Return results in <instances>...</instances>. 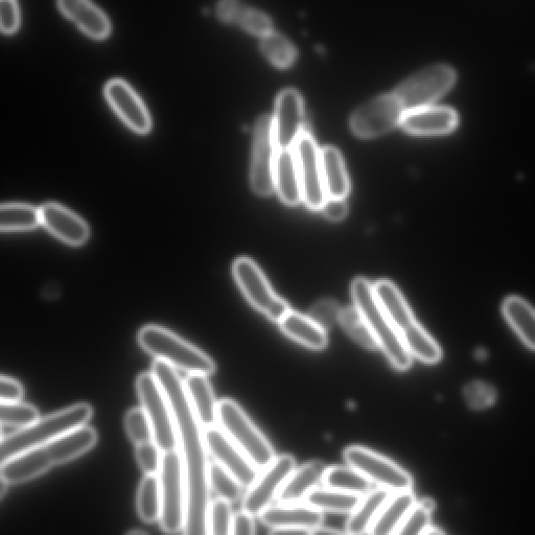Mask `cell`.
<instances>
[{
	"label": "cell",
	"mask_w": 535,
	"mask_h": 535,
	"mask_svg": "<svg viewBox=\"0 0 535 535\" xmlns=\"http://www.w3.org/2000/svg\"><path fill=\"white\" fill-rule=\"evenodd\" d=\"M152 372L165 390L174 414L179 452L183 462L186 488H188V510H186L185 534L207 533V510L209 506V484L207 448L204 428L192 408L184 381L176 368L165 361L155 360Z\"/></svg>",
	"instance_id": "6da1fadb"
},
{
	"label": "cell",
	"mask_w": 535,
	"mask_h": 535,
	"mask_svg": "<svg viewBox=\"0 0 535 535\" xmlns=\"http://www.w3.org/2000/svg\"><path fill=\"white\" fill-rule=\"evenodd\" d=\"M98 433L83 426L2 463V479L10 485L33 480L56 465L72 461L97 445Z\"/></svg>",
	"instance_id": "7a4b0ae2"
},
{
	"label": "cell",
	"mask_w": 535,
	"mask_h": 535,
	"mask_svg": "<svg viewBox=\"0 0 535 535\" xmlns=\"http://www.w3.org/2000/svg\"><path fill=\"white\" fill-rule=\"evenodd\" d=\"M92 415L93 409L90 405L77 404L39 418L30 427L3 436L0 444V462L4 463L16 455L86 426Z\"/></svg>",
	"instance_id": "3957f363"
},
{
	"label": "cell",
	"mask_w": 535,
	"mask_h": 535,
	"mask_svg": "<svg viewBox=\"0 0 535 535\" xmlns=\"http://www.w3.org/2000/svg\"><path fill=\"white\" fill-rule=\"evenodd\" d=\"M351 292L355 307L388 361L397 370H408L412 365V356L380 304L374 285L364 277H357L352 283Z\"/></svg>",
	"instance_id": "277c9868"
},
{
	"label": "cell",
	"mask_w": 535,
	"mask_h": 535,
	"mask_svg": "<svg viewBox=\"0 0 535 535\" xmlns=\"http://www.w3.org/2000/svg\"><path fill=\"white\" fill-rule=\"evenodd\" d=\"M137 339L148 354L176 369L205 376H211L217 370L211 357L159 325H146L139 331Z\"/></svg>",
	"instance_id": "5b68a950"
},
{
	"label": "cell",
	"mask_w": 535,
	"mask_h": 535,
	"mask_svg": "<svg viewBox=\"0 0 535 535\" xmlns=\"http://www.w3.org/2000/svg\"><path fill=\"white\" fill-rule=\"evenodd\" d=\"M218 426L260 471L275 458L269 440L235 401L224 399L218 402Z\"/></svg>",
	"instance_id": "8992f818"
},
{
	"label": "cell",
	"mask_w": 535,
	"mask_h": 535,
	"mask_svg": "<svg viewBox=\"0 0 535 535\" xmlns=\"http://www.w3.org/2000/svg\"><path fill=\"white\" fill-rule=\"evenodd\" d=\"M161 487V529L167 533L184 531L186 510H188V488H186L183 462L179 450L162 454L159 471Z\"/></svg>",
	"instance_id": "52a82bcc"
},
{
	"label": "cell",
	"mask_w": 535,
	"mask_h": 535,
	"mask_svg": "<svg viewBox=\"0 0 535 535\" xmlns=\"http://www.w3.org/2000/svg\"><path fill=\"white\" fill-rule=\"evenodd\" d=\"M139 401L152 425L154 441L162 452L179 450L176 422L167 394L153 372H144L136 380Z\"/></svg>",
	"instance_id": "ba28073f"
},
{
	"label": "cell",
	"mask_w": 535,
	"mask_h": 535,
	"mask_svg": "<svg viewBox=\"0 0 535 535\" xmlns=\"http://www.w3.org/2000/svg\"><path fill=\"white\" fill-rule=\"evenodd\" d=\"M232 274L249 304L270 320L278 323L291 311L288 302L275 293L261 268L251 259H237Z\"/></svg>",
	"instance_id": "9c48e42d"
},
{
	"label": "cell",
	"mask_w": 535,
	"mask_h": 535,
	"mask_svg": "<svg viewBox=\"0 0 535 535\" xmlns=\"http://www.w3.org/2000/svg\"><path fill=\"white\" fill-rule=\"evenodd\" d=\"M457 81L454 68L437 64L405 80L395 91L405 110L432 106L453 88Z\"/></svg>",
	"instance_id": "30bf717a"
},
{
	"label": "cell",
	"mask_w": 535,
	"mask_h": 535,
	"mask_svg": "<svg viewBox=\"0 0 535 535\" xmlns=\"http://www.w3.org/2000/svg\"><path fill=\"white\" fill-rule=\"evenodd\" d=\"M346 464L369 481L392 493L411 491L413 479L400 465L364 447L352 446L343 453Z\"/></svg>",
	"instance_id": "8fae6325"
},
{
	"label": "cell",
	"mask_w": 535,
	"mask_h": 535,
	"mask_svg": "<svg viewBox=\"0 0 535 535\" xmlns=\"http://www.w3.org/2000/svg\"><path fill=\"white\" fill-rule=\"evenodd\" d=\"M273 118L262 115L254 126L250 165L252 191L261 197L275 192L274 170L277 156Z\"/></svg>",
	"instance_id": "7c38bea8"
},
{
	"label": "cell",
	"mask_w": 535,
	"mask_h": 535,
	"mask_svg": "<svg viewBox=\"0 0 535 535\" xmlns=\"http://www.w3.org/2000/svg\"><path fill=\"white\" fill-rule=\"evenodd\" d=\"M405 112L399 98L390 93L358 108L352 115L350 126L360 138H377L401 126Z\"/></svg>",
	"instance_id": "4fadbf2b"
},
{
	"label": "cell",
	"mask_w": 535,
	"mask_h": 535,
	"mask_svg": "<svg viewBox=\"0 0 535 535\" xmlns=\"http://www.w3.org/2000/svg\"><path fill=\"white\" fill-rule=\"evenodd\" d=\"M302 190V201L312 209L320 211L325 199L321 149L314 137L306 130L298 137L293 148Z\"/></svg>",
	"instance_id": "5bb4252c"
},
{
	"label": "cell",
	"mask_w": 535,
	"mask_h": 535,
	"mask_svg": "<svg viewBox=\"0 0 535 535\" xmlns=\"http://www.w3.org/2000/svg\"><path fill=\"white\" fill-rule=\"evenodd\" d=\"M295 468V458L292 455L275 456L248 488L243 510L254 517L260 516L276 500Z\"/></svg>",
	"instance_id": "9a60e30c"
},
{
	"label": "cell",
	"mask_w": 535,
	"mask_h": 535,
	"mask_svg": "<svg viewBox=\"0 0 535 535\" xmlns=\"http://www.w3.org/2000/svg\"><path fill=\"white\" fill-rule=\"evenodd\" d=\"M207 452L221 467L249 488L260 475V470L246 454L219 427L204 428Z\"/></svg>",
	"instance_id": "2e32d148"
},
{
	"label": "cell",
	"mask_w": 535,
	"mask_h": 535,
	"mask_svg": "<svg viewBox=\"0 0 535 535\" xmlns=\"http://www.w3.org/2000/svg\"><path fill=\"white\" fill-rule=\"evenodd\" d=\"M104 92L112 110L132 132L138 135L151 132L150 112L141 97L127 82L121 79L111 80Z\"/></svg>",
	"instance_id": "e0dca14e"
},
{
	"label": "cell",
	"mask_w": 535,
	"mask_h": 535,
	"mask_svg": "<svg viewBox=\"0 0 535 535\" xmlns=\"http://www.w3.org/2000/svg\"><path fill=\"white\" fill-rule=\"evenodd\" d=\"M275 142L278 151L293 149L305 131V106L300 93L286 89L279 93L273 116Z\"/></svg>",
	"instance_id": "ac0fdd59"
},
{
	"label": "cell",
	"mask_w": 535,
	"mask_h": 535,
	"mask_svg": "<svg viewBox=\"0 0 535 535\" xmlns=\"http://www.w3.org/2000/svg\"><path fill=\"white\" fill-rule=\"evenodd\" d=\"M261 522L271 528V533H312L322 526V511L308 503L279 504L270 506L259 516Z\"/></svg>",
	"instance_id": "d6986e66"
},
{
	"label": "cell",
	"mask_w": 535,
	"mask_h": 535,
	"mask_svg": "<svg viewBox=\"0 0 535 535\" xmlns=\"http://www.w3.org/2000/svg\"><path fill=\"white\" fill-rule=\"evenodd\" d=\"M39 208L41 225L62 243L79 247L89 240V225L71 209L55 202L45 203Z\"/></svg>",
	"instance_id": "ffe728a7"
},
{
	"label": "cell",
	"mask_w": 535,
	"mask_h": 535,
	"mask_svg": "<svg viewBox=\"0 0 535 535\" xmlns=\"http://www.w3.org/2000/svg\"><path fill=\"white\" fill-rule=\"evenodd\" d=\"M458 121V114L452 108L432 105L406 111L401 127L412 135H445L456 129Z\"/></svg>",
	"instance_id": "44dd1931"
},
{
	"label": "cell",
	"mask_w": 535,
	"mask_h": 535,
	"mask_svg": "<svg viewBox=\"0 0 535 535\" xmlns=\"http://www.w3.org/2000/svg\"><path fill=\"white\" fill-rule=\"evenodd\" d=\"M374 286L380 304L402 340L421 327L397 286L387 279H381Z\"/></svg>",
	"instance_id": "7402d4cb"
},
{
	"label": "cell",
	"mask_w": 535,
	"mask_h": 535,
	"mask_svg": "<svg viewBox=\"0 0 535 535\" xmlns=\"http://www.w3.org/2000/svg\"><path fill=\"white\" fill-rule=\"evenodd\" d=\"M58 7L66 18L72 20L90 38L103 40L110 35L108 17L90 0H58Z\"/></svg>",
	"instance_id": "603a6c76"
},
{
	"label": "cell",
	"mask_w": 535,
	"mask_h": 535,
	"mask_svg": "<svg viewBox=\"0 0 535 535\" xmlns=\"http://www.w3.org/2000/svg\"><path fill=\"white\" fill-rule=\"evenodd\" d=\"M328 467L322 461L313 460L291 473L276 500L279 504L301 503L322 482Z\"/></svg>",
	"instance_id": "cb8c5ba5"
},
{
	"label": "cell",
	"mask_w": 535,
	"mask_h": 535,
	"mask_svg": "<svg viewBox=\"0 0 535 535\" xmlns=\"http://www.w3.org/2000/svg\"><path fill=\"white\" fill-rule=\"evenodd\" d=\"M207 377L189 374L184 380L186 393L203 428L218 425V402Z\"/></svg>",
	"instance_id": "d4e9b609"
},
{
	"label": "cell",
	"mask_w": 535,
	"mask_h": 535,
	"mask_svg": "<svg viewBox=\"0 0 535 535\" xmlns=\"http://www.w3.org/2000/svg\"><path fill=\"white\" fill-rule=\"evenodd\" d=\"M278 324L286 336L312 351H323L329 344L327 330L320 327L310 316L291 310Z\"/></svg>",
	"instance_id": "484cf974"
},
{
	"label": "cell",
	"mask_w": 535,
	"mask_h": 535,
	"mask_svg": "<svg viewBox=\"0 0 535 535\" xmlns=\"http://www.w3.org/2000/svg\"><path fill=\"white\" fill-rule=\"evenodd\" d=\"M275 192L288 206L302 201V190L293 149L277 152L274 170Z\"/></svg>",
	"instance_id": "4316f807"
},
{
	"label": "cell",
	"mask_w": 535,
	"mask_h": 535,
	"mask_svg": "<svg viewBox=\"0 0 535 535\" xmlns=\"http://www.w3.org/2000/svg\"><path fill=\"white\" fill-rule=\"evenodd\" d=\"M416 503L412 491L392 493L382 506L374 524L369 529L370 534H395Z\"/></svg>",
	"instance_id": "83f0119b"
},
{
	"label": "cell",
	"mask_w": 535,
	"mask_h": 535,
	"mask_svg": "<svg viewBox=\"0 0 535 535\" xmlns=\"http://www.w3.org/2000/svg\"><path fill=\"white\" fill-rule=\"evenodd\" d=\"M322 173L325 192L328 197L346 198L350 194V179L343 157L335 147L321 149Z\"/></svg>",
	"instance_id": "f1b7e54d"
},
{
	"label": "cell",
	"mask_w": 535,
	"mask_h": 535,
	"mask_svg": "<svg viewBox=\"0 0 535 535\" xmlns=\"http://www.w3.org/2000/svg\"><path fill=\"white\" fill-rule=\"evenodd\" d=\"M392 492L379 487L363 495L360 503L345 524V532L350 534L369 533L384 503Z\"/></svg>",
	"instance_id": "f546056e"
},
{
	"label": "cell",
	"mask_w": 535,
	"mask_h": 535,
	"mask_svg": "<svg viewBox=\"0 0 535 535\" xmlns=\"http://www.w3.org/2000/svg\"><path fill=\"white\" fill-rule=\"evenodd\" d=\"M503 313L523 342L535 351V310L524 299L511 296L504 301Z\"/></svg>",
	"instance_id": "4dcf8cb0"
},
{
	"label": "cell",
	"mask_w": 535,
	"mask_h": 535,
	"mask_svg": "<svg viewBox=\"0 0 535 535\" xmlns=\"http://www.w3.org/2000/svg\"><path fill=\"white\" fill-rule=\"evenodd\" d=\"M362 495L345 493L328 486L316 487L305 502L322 513L352 514L362 499Z\"/></svg>",
	"instance_id": "1f68e13d"
},
{
	"label": "cell",
	"mask_w": 535,
	"mask_h": 535,
	"mask_svg": "<svg viewBox=\"0 0 535 535\" xmlns=\"http://www.w3.org/2000/svg\"><path fill=\"white\" fill-rule=\"evenodd\" d=\"M40 225V208L25 203H5L0 207V229L3 232L31 231Z\"/></svg>",
	"instance_id": "d6a6232c"
},
{
	"label": "cell",
	"mask_w": 535,
	"mask_h": 535,
	"mask_svg": "<svg viewBox=\"0 0 535 535\" xmlns=\"http://www.w3.org/2000/svg\"><path fill=\"white\" fill-rule=\"evenodd\" d=\"M322 483L341 492L362 496L370 492L372 484H374L348 464L346 467L336 465V467L328 468L325 471Z\"/></svg>",
	"instance_id": "836d02e7"
},
{
	"label": "cell",
	"mask_w": 535,
	"mask_h": 535,
	"mask_svg": "<svg viewBox=\"0 0 535 535\" xmlns=\"http://www.w3.org/2000/svg\"><path fill=\"white\" fill-rule=\"evenodd\" d=\"M136 505L139 517L146 523L160 521L161 487L158 475H145L139 484Z\"/></svg>",
	"instance_id": "e575fe53"
},
{
	"label": "cell",
	"mask_w": 535,
	"mask_h": 535,
	"mask_svg": "<svg viewBox=\"0 0 535 535\" xmlns=\"http://www.w3.org/2000/svg\"><path fill=\"white\" fill-rule=\"evenodd\" d=\"M339 323L346 334L366 350H380L375 336L372 335L366 321L355 306L341 309Z\"/></svg>",
	"instance_id": "d590c367"
},
{
	"label": "cell",
	"mask_w": 535,
	"mask_h": 535,
	"mask_svg": "<svg viewBox=\"0 0 535 535\" xmlns=\"http://www.w3.org/2000/svg\"><path fill=\"white\" fill-rule=\"evenodd\" d=\"M208 484L211 490L228 502L236 503L242 495V484L215 460L209 462Z\"/></svg>",
	"instance_id": "8d00e7d4"
},
{
	"label": "cell",
	"mask_w": 535,
	"mask_h": 535,
	"mask_svg": "<svg viewBox=\"0 0 535 535\" xmlns=\"http://www.w3.org/2000/svg\"><path fill=\"white\" fill-rule=\"evenodd\" d=\"M261 50L268 61L277 68H288L296 60L294 45L274 31L261 38Z\"/></svg>",
	"instance_id": "74e56055"
},
{
	"label": "cell",
	"mask_w": 535,
	"mask_h": 535,
	"mask_svg": "<svg viewBox=\"0 0 535 535\" xmlns=\"http://www.w3.org/2000/svg\"><path fill=\"white\" fill-rule=\"evenodd\" d=\"M39 411L36 407L25 403H2L0 407V423L2 428L12 427L25 429L39 420Z\"/></svg>",
	"instance_id": "f35d334b"
},
{
	"label": "cell",
	"mask_w": 535,
	"mask_h": 535,
	"mask_svg": "<svg viewBox=\"0 0 535 535\" xmlns=\"http://www.w3.org/2000/svg\"><path fill=\"white\" fill-rule=\"evenodd\" d=\"M434 507L435 503L431 499L416 502L395 534H424L431 526V515Z\"/></svg>",
	"instance_id": "ab89813d"
},
{
	"label": "cell",
	"mask_w": 535,
	"mask_h": 535,
	"mask_svg": "<svg viewBox=\"0 0 535 535\" xmlns=\"http://www.w3.org/2000/svg\"><path fill=\"white\" fill-rule=\"evenodd\" d=\"M231 503L218 498L209 503L207 510V533L215 535L231 534Z\"/></svg>",
	"instance_id": "60d3db41"
},
{
	"label": "cell",
	"mask_w": 535,
	"mask_h": 535,
	"mask_svg": "<svg viewBox=\"0 0 535 535\" xmlns=\"http://www.w3.org/2000/svg\"><path fill=\"white\" fill-rule=\"evenodd\" d=\"M125 427L135 446L154 440L152 425L143 407L128 411L125 417Z\"/></svg>",
	"instance_id": "b9f144b4"
},
{
	"label": "cell",
	"mask_w": 535,
	"mask_h": 535,
	"mask_svg": "<svg viewBox=\"0 0 535 535\" xmlns=\"http://www.w3.org/2000/svg\"><path fill=\"white\" fill-rule=\"evenodd\" d=\"M249 34L263 38L273 32V23L265 13L245 7L237 23Z\"/></svg>",
	"instance_id": "7bdbcfd3"
},
{
	"label": "cell",
	"mask_w": 535,
	"mask_h": 535,
	"mask_svg": "<svg viewBox=\"0 0 535 535\" xmlns=\"http://www.w3.org/2000/svg\"><path fill=\"white\" fill-rule=\"evenodd\" d=\"M162 454H164V452L161 451L154 440L148 441V443L136 445L135 448L137 463L145 475L159 474L162 462Z\"/></svg>",
	"instance_id": "ee69618b"
},
{
	"label": "cell",
	"mask_w": 535,
	"mask_h": 535,
	"mask_svg": "<svg viewBox=\"0 0 535 535\" xmlns=\"http://www.w3.org/2000/svg\"><path fill=\"white\" fill-rule=\"evenodd\" d=\"M341 309L336 301L332 299H322L314 305L310 311V317L317 322L324 330L334 327L339 322Z\"/></svg>",
	"instance_id": "f6af8a7d"
},
{
	"label": "cell",
	"mask_w": 535,
	"mask_h": 535,
	"mask_svg": "<svg viewBox=\"0 0 535 535\" xmlns=\"http://www.w3.org/2000/svg\"><path fill=\"white\" fill-rule=\"evenodd\" d=\"M465 399L474 409L490 407L495 403L496 393L492 386L475 382L470 384L464 391Z\"/></svg>",
	"instance_id": "bcb514c9"
},
{
	"label": "cell",
	"mask_w": 535,
	"mask_h": 535,
	"mask_svg": "<svg viewBox=\"0 0 535 535\" xmlns=\"http://www.w3.org/2000/svg\"><path fill=\"white\" fill-rule=\"evenodd\" d=\"M0 28L5 35L14 34L20 25V14L16 0H0Z\"/></svg>",
	"instance_id": "7dc6e473"
},
{
	"label": "cell",
	"mask_w": 535,
	"mask_h": 535,
	"mask_svg": "<svg viewBox=\"0 0 535 535\" xmlns=\"http://www.w3.org/2000/svg\"><path fill=\"white\" fill-rule=\"evenodd\" d=\"M320 212L332 222H340L347 216L348 205L346 198L328 197L325 199Z\"/></svg>",
	"instance_id": "c3c4849f"
},
{
	"label": "cell",
	"mask_w": 535,
	"mask_h": 535,
	"mask_svg": "<svg viewBox=\"0 0 535 535\" xmlns=\"http://www.w3.org/2000/svg\"><path fill=\"white\" fill-rule=\"evenodd\" d=\"M244 8L240 0H221L217 7V15L228 25H237Z\"/></svg>",
	"instance_id": "681fc988"
},
{
	"label": "cell",
	"mask_w": 535,
	"mask_h": 535,
	"mask_svg": "<svg viewBox=\"0 0 535 535\" xmlns=\"http://www.w3.org/2000/svg\"><path fill=\"white\" fill-rule=\"evenodd\" d=\"M23 388L19 382L6 376L0 378V400L2 403L20 402Z\"/></svg>",
	"instance_id": "f907efd6"
},
{
	"label": "cell",
	"mask_w": 535,
	"mask_h": 535,
	"mask_svg": "<svg viewBox=\"0 0 535 535\" xmlns=\"http://www.w3.org/2000/svg\"><path fill=\"white\" fill-rule=\"evenodd\" d=\"M257 532L255 526L254 516L242 510L232 517L231 534L236 535H251Z\"/></svg>",
	"instance_id": "816d5d0a"
},
{
	"label": "cell",
	"mask_w": 535,
	"mask_h": 535,
	"mask_svg": "<svg viewBox=\"0 0 535 535\" xmlns=\"http://www.w3.org/2000/svg\"><path fill=\"white\" fill-rule=\"evenodd\" d=\"M312 533H342L340 530L338 529H332V528H329V527H323V526H320L318 528H316L315 530L312 531Z\"/></svg>",
	"instance_id": "f5cc1de1"
},
{
	"label": "cell",
	"mask_w": 535,
	"mask_h": 535,
	"mask_svg": "<svg viewBox=\"0 0 535 535\" xmlns=\"http://www.w3.org/2000/svg\"><path fill=\"white\" fill-rule=\"evenodd\" d=\"M443 533H444V531H441V530H439V529H436V528L430 526V527L425 531L424 534H443Z\"/></svg>",
	"instance_id": "db71d44e"
},
{
	"label": "cell",
	"mask_w": 535,
	"mask_h": 535,
	"mask_svg": "<svg viewBox=\"0 0 535 535\" xmlns=\"http://www.w3.org/2000/svg\"><path fill=\"white\" fill-rule=\"evenodd\" d=\"M128 533H129V534H137V533H139V534H144L145 531H143V530H131V531H129Z\"/></svg>",
	"instance_id": "11a10c76"
}]
</instances>
